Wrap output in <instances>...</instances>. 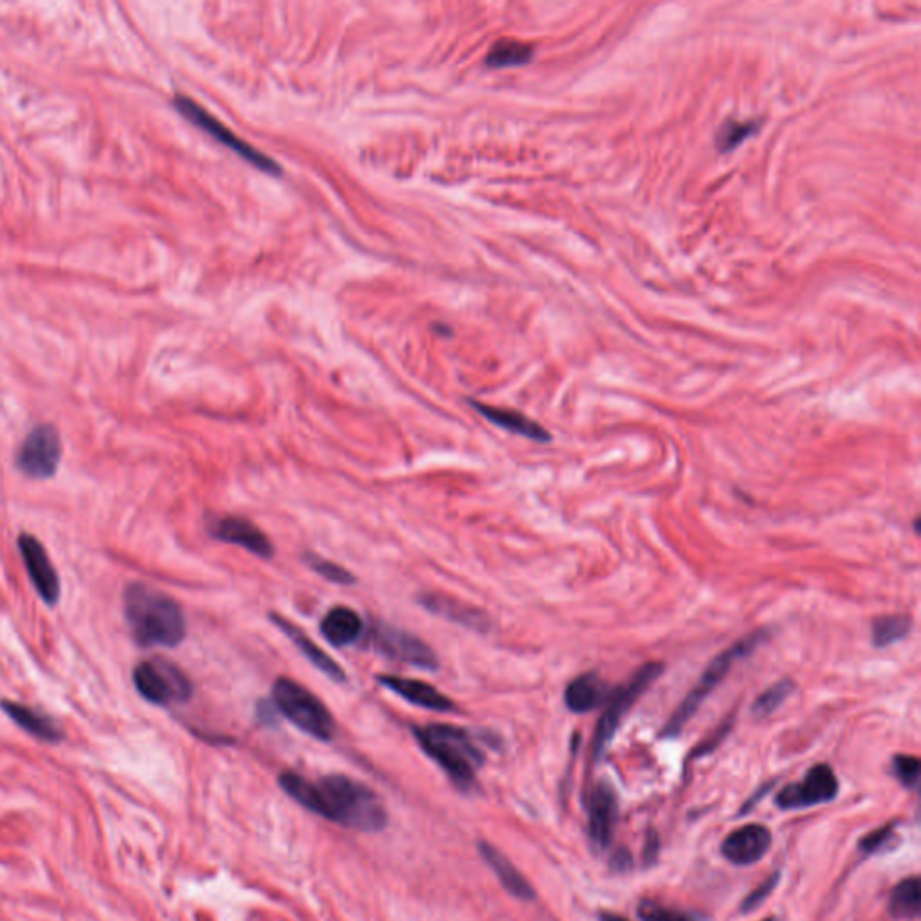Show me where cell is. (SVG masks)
<instances>
[{
	"label": "cell",
	"instance_id": "26",
	"mask_svg": "<svg viewBox=\"0 0 921 921\" xmlns=\"http://www.w3.org/2000/svg\"><path fill=\"white\" fill-rule=\"evenodd\" d=\"M912 620L909 615H882L873 621L871 637L876 648H887L911 634Z\"/></svg>",
	"mask_w": 921,
	"mask_h": 921
},
{
	"label": "cell",
	"instance_id": "7",
	"mask_svg": "<svg viewBox=\"0 0 921 921\" xmlns=\"http://www.w3.org/2000/svg\"><path fill=\"white\" fill-rule=\"evenodd\" d=\"M132 677L137 693L153 706H175L194 697V682L175 662L162 657L139 662Z\"/></svg>",
	"mask_w": 921,
	"mask_h": 921
},
{
	"label": "cell",
	"instance_id": "28",
	"mask_svg": "<svg viewBox=\"0 0 921 921\" xmlns=\"http://www.w3.org/2000/svg\"><path fill=\"white\" fill-rule=\"evenodd\" d=\"M794 687H796L794 686V682L788 681V679L772 684L769 689L761 693L760 697L756 698L755 704H752V714H755L756 719L771 717L780 706L785 704L786 698L791 697Z\"/></svg>",
	"mask_w": 921,
	"mask_h": 921
},
{
	"label": "cell",
	"instance_id": "4",
	"mask_svg": "<svg viewBox=\"0 0 921 921\" xmlns=\"http://www.w3.org/2000/svg\"><path fill=\"white\" fill-rule=\"evenodd\" d=\"M769 635H771V632L766 631V628L752 632V634L745 635L738 643H734L733 646H729L727 650L714 657L713 661L709 662V667L704 670L702 677L698 679L695 687L687 693L681 706L673 711L667 725L662 727V738H677L682 729L686 727L687 722L700 709L704 700L719 687L720 682L727 677L731 668L745 657H749L758 646L763 645L769 639Z\"/></svg>",
	"mask_w": 921,
	"mask_h": 921
},
{
	"label": "cell",
	"instance_id": "5",
	"mask_svg": "<svg viewBox=\"0 0 921 921\" xmlns=\"http://www.w3.org/2000/svg\"><path fill=\"white\" fill-rule=\"evenodd\" d=\"M272 704L277 714L301 729L302 733L321 742L334 739L337 731L334 717L323 700L302 686L301 682L288 677L277 679L272 686Z\"/></svg>",
	"mask_w": 921,
	"mask_h": 921
},
{
	"label": "cell",
	"instance_id": "23",
	"mask_svg": "<svg viewBox=\"0 0 921 921\" xmlns=\"http://www.w3.org/2000/svg\"><path fill=\"white\" fill-rule=\"evenodd\" d=\"M480 854L510 895L521 898V900H533L535 898V889H533L532 884L522 876L521 871L516 870L510 860L506 859L505 855L500 854L499 849H495L489 844L481 843Z\"/></svg>",
	"mask_w": 921,
	"mask_h": 921
},
{
	"label": "cell",
	"instance_id": "17",
	"mask_svg": "<svg viewBox=\"0 0 921 921\" xmlns=\"http://www.w3.org/2000/svg\"><path fill=\"white\" fill-rule=\"evenodd\" d=\"M418 601L431 614L441 615L445 620L453 621V623L472 628V631L486 632L491 626V621L485 614V610L475 609L472 605L450 598L445 594L425 593L418 598Z\"/></svg>",
	"mask_w": 921,
	"mask_h": 921
},
{
	"label": "cell",
	"instance_id": "37",
	"mask_svg": "<svg viewBox=\"0 0 921 921\" xmlns=\"http://www.w3.org/2000/svg\"><path fill=\"white\" fill-rule=\"evenodd\" d=\"M763 921H780V920H776V918H767V920H763Z\"/></svg>",
	"mask_w": 921,
	"mask_h": 921
},
{
	"label": "cell",
	"instance_id": "16",
	"mask_svg": "<svg viewBox=\"0 0 921 921\" xmlns=\"http://www.w3.org/2000/svg\"><path fill=\"white\" fill-rule=\"evenodd\" d=\"M376 682L418 708L431 709L437 713H447L456 709V704L428 682L398 677V675H376Z\"/></svg>",
	"mask_w": 921,
	"mask_h": 921
},
{
	"label": "cell",
	"instance_id": "2",
	"mask_svg": "<svg viewBox=\"0 0 921 921\" xmlns=\"http://www.w3.org/2000/svg\"><path fill=\"white\" fill-rule=\"evenodd\" d=\"M123 609L132 637L142 648H175L188 632L181 605L146 583H130L125 588Z\"/></svg>",
	"mask_w": 921,
	"mask_h": 921
},
{
	"label": "cell",
	"instance_id": "12",
	"mask_svg": "<svg viewBox=\"0 0 921 921\" xmlns=\"http://www.w3.org/2000/svg\"><path fill=\"white\" fill-rule=\"evenodd\" d=\"M18 551H21L22 562L26 565L27 576L32 580L33 587L40 599L49 607L58 605L62 585H60V576L54 571V565L49 560L46 547L38 542L37 536L24 533L18 536Z\"/></svg>",
	"mask_w": 921,
	"mask_h": 921
},
{
	"label": "cell",
	"instance_id": "18",
	"mask_svg": "<svg viewBox=\"0 0 921 921\" xmlns=\"http://www.w3.org/2000/svg\"><path fill=\"white\" fill-rule=\"evenodd\" d=\"M271 620L276 623L279 631L288 635V639L297 646V650L301 651L302 656L307 657L308 661L312 662L313 667L318 668L319 672L324 673L326 677L334 682H346V672L339 662L332 659L315 640L310 639L299 626L294 625L290 621L285 620L283 615L271 614Z\"/></svg>",
	"mask_w": 921,
	"mask_h": 921
},
{
	"label": "cell",
	"instance_id": "36",
	"mask_svg": "<svg viewBox=\"0 0 921 921\" xmlns=\"http://www.w3.org/2000/svg\"><path fill=\"white\" fill-rule=\"evenodd\" d=\"M599 921H628L626 918L614 914V912H599Z\"/></svg>",
	"mask_w": 921,
	"mask_h": 921
},
{
	"label": "cell",
	"instance_id": "24",
	"mask_svg": "<svg viewBox=\"0 0 921 921\" xmlns=\"http://www.w3.org/2000/svg\"><path fill=\"white\" fill-rule=\"evenodd\" d=\"M921 911V884L918 876L901 880L891 891L889 912L896 920H917Z\"/></svg>",
	"mask_w": 921,
	"mask_h": 921
},
{
	"label": "cell",
	"instance_id": "19",
	"mask_svg": "<svg viewBox=\"0 0 921 921\" xmlns=\"http://www.w3.org/2000/svg\"><path fill=\"white\" fill-rule=\"evenodd\" d=\"M470 406L474 407L481 416H485L488 422L494 423L495 427L505 428L508 433L516 434V436L527 437L532 441H551V434L547 433L540 423H536L535 420L527 418L522 412L488 406V403L475 400H470Z\"/></svg>",
	"mask_w": 921,
	"mask_h": 921
},
{
	"label": "cell",
	"instance_id": "32",
	"mask_svg": "<svg viewBox=\"0 0 921 921\" xmlns=\"http://www.w3.org/2000/svg\"><path fill=\"white\" fill-rule=\"evenodd\" d=\"M777 882H780V874L774 873L769 876V879L763 882V884L758 885L752 893H750L747 898H745L744 904H742V912L755 911L758 907L763 904V901L771 896L772 891L776 887Z\"/></svg>",
	"mask_w": 921,
	"mask_h": 921
},
{
	"label": "cell",
	"instance_id": "14",
	"mask_svg": "<svg viewBox=\"0 0 921 921\" xmlns=\"http://www.w3.org/2000/svg\"><path fill=\"white\" fill-rule=\"evenodd\" d=\"M620 807L612 788L607 783H599L588 799V837L599 849L609 848L614 841Z\"/></svg>",
	"mask_w": 921,
	"mask_h": 921
},
{
	"label": "cell",
	"instance_id": "11",
	"mask_svg": "<svg viewBox=\"0 0 921 921\" xmlns=\"http://www.w3.org/2000/svg\"><path fill=\"white\" fill-rule=\"evenodd\" d=\"M838 781L832 767L819 763L807 772L801 783H794L777 794V807L781 810L818 807L837 797Z\"/></svg>",
	"mask_w": 921,
	"mask_h": 921
},
{
	"label": "cell",
	"instance_id": "21",
	"mask_svg": "<svg viewBox=\"0 0 921 921\" xmlns=\"http://www.w3.org/2000/svg\"><path fill=\"white\" fill-rule=\"evenodd\" d=\"M321 634L329 645L337 648L354 645L360 637H364V620L360 618L359 612L339 605L324 615L321 621Z\"/></svg>",
	"mask_w": 921,
	"mask_h": 921
},
{
	"label": "cell",
	"instance_id": "9",
	"mask_svg": "<svg viewBox=\"0 0 921 921\" xmlns=\"http://www.w3.org/2000/svg\"><path fill=\"white\" fill-rule=\"evenodd\" d=\"M370 643L382 657L407 667L436 672L439 661L433 648L411 632L395 628L386 623L371 626Z\"/></svg>",
	"mask_w": 921,
	"mask_h": 921
},
{
	"label": "cell",
	"instance_id": "35",
	"mask_svg": "<svg viewBox=\"0 0 921 921\" xmlns=\"http://www.w3.org/2000/svg\"><path fill=\"white\" fill-rule=\"evenodd\" d=\"M612 866H614L618 871L628 870L632 866L631 855L626 854V851H618L614 859H612Z\"/></svg>",
	"mask_w": 921,
	"mask_h": 921
},
{
	"label": "cell",
	"instance_id": "29",
	"mask_svg": "<svg viewBox=\"0 0 921 921\" xmlns=\"http://www.w3.org/2000/svg\"><path fill=\"white\" fill-rule=\"evenodd\" d=\"M302 562L307 563L313 573L323 576L328 582L337 583V585H353L357 582L354 574L349 573L348 569L343 568L339 563L332 562V560L319 557L315 552H304Z\"/></svg>",
	"mask_w": 921,
	"mask_h": 921
},
{
	"label": "cell",
	"instance_id": "30",
	"mask_svg": "<svg viewBox=\"0 0 921 921\" xmlns=\"http://www.w3.org/2000/svg\"><path fill=\"white\" fill-rule=\"evenodd\" d=\"M637 914L643 921H704L695 912L673 909V907L664 906V904H659L656 900L640 901Z\"/></svg>",
	"mask_w": 921,
	"mask_h": 921
},
{
	"label": "cell",
	"instance_id": "8",
	"mask_svg": "<svg viewBox=\"0 0 921 921\" xmlns=\"http://www.w3.org/2000/svg\"><path fill=\"white\" fill-rule=\"evenodd\" d=\"M173 107L189 123H194L200 130L213 137L214 141H219L220 145H224L225 148L235 151L236 155H240L244 161L258 167L260 172L266 173V175H282L283 167L274 159L265 155L263 151L256 150L254 146L249 145L240 136H236L229 126H225L222 121L216 120L211 112L203 109L202 104H198L195 99L188 98V96L177 95L173 98Z\"/></svg>",
	"mask_w": 921,
	"mask_h": 921
},
{
	"label": "cell",
	"instance_id": "13",
	"mask_svg": "<svg viewBox=\"0 0 921 921\" xmlns=\"http://www.w3.org/2000/svg\"><path fill=\"white\" fill-rule=\"evenodd\" d=\"M208 532L216 540L241 547L245 551L263 560H271L276 551L271 538L261 532L254 522L245 516L227 515L214 519L209 522Z\"/></svg>",
	"mask_w": 921,
	"mask_h": 921
},
{
	"label": "cell",
	"instance_id": "15",
	"mask_svg": "<svg viewBox=\"0 0 921 921\" xmlns=\"http://www.w3.org/2000/svg\"><path fill=\"white\" fill-rule=\"evenodd\" d=\"M772 835L761 824H747L729 833L722 843V855L734 866H752L771 849Z\"/></svg>",
	"mask_w": 921,
	"mask_h": 921
},
{
	"label": "cell",
	"instance_id": "22",
	"mask_svg": "<svg viewBox=\"0 0 921 921\" xmlns=\"http://www.w3.org/2000/svg\"><path fill=\"white\" fill-rule=\"evenodd\" d=\"M563 698H565V706L573 713L583 714L603 706L609 698V692L598 673L588 672L569 682Z\"/></svg>",
	"mask_w": 921,
	"mask_h": 921
},
{
	"label": "cell",
	"instance_id": "3",
	"mask_svg": "<svg viewBox=\"0 0 921 921\" xmlns=\"http://www.w3.org/2000/svg\"><path fill=\"white\" fill-rule=\"evenodd\" d=\"M414 738L459 788L472 786L485 755L466 729L448 724L423 725L414 729Z\"/></svg>",
	"mask_w": 921,
	"mask_h": 921
},
{
	"label": "cell",
	"instance_id": "10",
	"mask_svg": "<svg viewBox=\"0 0 921 921\" xmlns=\"http://www.w3.org/2000/svg\"><path fill=\"white\" fill-rule=\"evenodd\" d=\"M62 437L52 425H38L16 452V469L35 481L51 480L62 461Z\"/></svg>",
	"mask_w": 921,
	"mask_h": 921
},
{
	"label": "cell",
	"instance_id": "25",
	"mask_svg": "<svg viewBox=\"0 0 921 921\" xmlns=\"http://www.w3.org/2000/svg\"><path fill=\"white\" fill-rule=\"evenodd\" d=\"M533 57H535V48L532 43L499 40L486 54L485 65L489 69L522 67L532 62Z\"/></svg>",
	"mask_w": 921,
	"mask_h": 921
},
{
	"label": "cell",
	"instance_id": "31",
	"mask_svg": "<svg viewBox=\"0 0 921 921\" xmlns=\"http://www.w3.org/2000/svg\"><path fill=\"white\" fill-rule=\"evenodd\" d=\"M893 772L901 785L907 788H917L920 777V760L917 756L898 755L893 760Z\"/></svg>",
	"mask_w": 921,
	"mask_h": 921
},
{
	"label": "cell",
	"instance_id": "20",
	"mask_svg": "<svg viewBox=\"0 0 921 921\" xmlns=\"http://www.w3.org/2000/svg\"><path fill=\"white\" fill-rule=\"evenodd\" d=\"M0 708L22 731L32 734L33 738L48 742V744L62 742V727L49 714L40 713L37 709L24 706V704L13 702V700H2Z\"/></svg>",
	"mask_w": 921,
	"mask_h": 921
},
{
	"label": "cell",
	"instance_id": "6",
	"mask_svg": "<svg viewBox=\"0 0 921 921\" xmlns=\"http://www.w3.org/2000/svg\"><path fill=\"white\" fill-rule=\"evenodd\" d=\"M664 664L661 662H646L632 675L623 686L618 687L607 698L605 713L601 714L593 739L594 760H599L609 749L610 742L614 738L615 731L625 719L632 706L639 700L640 695L661 677Z\"/></svg>",
	"mask_w": 921,
	"mask_h": 921
},
{
	"label": "cell",
	"instance_id": "34",
	"mask_svg": "<svg viewBox=\"0 0 921 921\" xmlns=\"http://www.w3.org/2000/svg\"><path fill=\"white\" fill-rule=\"evenodd\" d=\"M729 729H731V720H727V722H725L722 727L717 729V733H714L713 736L708 739V742H704V744L698 747L697 755H706V752H709V750H713L714 747H717V745L722 742V738H724L725 734L729 733Z\"/></svg>",
	"mask_w": 921,
	"mask_h": 921
},
{
	"label": "cell",
	"instance_id": "1",
	"mask_svg": "<svg viewBox=\"0 0 921 921\" xmlns=\"http://www.w3.org/2000/svg\"><path fill=\"white\" fill-rule=\"evenodd\" d=\"M279 785L299 805L332 823L359 832H381L387 812L375 792L346 776L308 781L296 772L279 776Z\"/></svg>",
	"mask_w": 921,
	"mask_h": 921
},
{
	"label": "cell",
	"instance_id": "27",
	"mask_svg": "<svg viewBox=\"0 0 921 921\" xmlns=\"http://www.w3.org/2000/svg\"><path fill=\"white\" fill-rule=\"evenodd\" d=\"M760 126L761 120H727L714 134V146L720 153H729L736 150L745 139L758 134Z\"/></svg>",
	"mask_w": 921,
	"mask_h": 921
},
{
	"label": "cell",
	"instance_id": "33",
	"mask_svg": "<svg viewBox=\"0 0 921 921\" xmlns=\"http://www.w3.org/2000/svg\"><path fill=\"white\" fill-rule=\"evenodd\" d=\"M893 833H895V824H887V826L880 827V830L870 833L868 837L860 841V849H862L866 855L876 854V851H880V848H884V844L893 837Z\"/></svg>",
	"mask_w": 921,
	"mask_h": 921
}]
</instances>
